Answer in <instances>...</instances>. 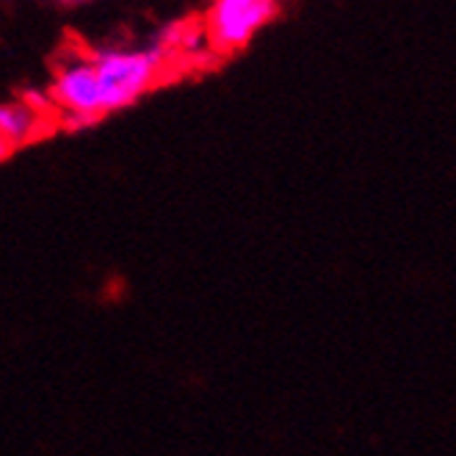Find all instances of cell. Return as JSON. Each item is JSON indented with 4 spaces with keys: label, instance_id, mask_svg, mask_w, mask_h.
<instances>
[{
    "label": "cell",
    "instance_id": "6da1fadb",
    "mask_svg": "<svg viewBox=\"0 0 456 456\" xmlns=\"http://www.w3.org/2000/svg\"><path fill=\"white\" fill-rule=\"evenodd\" d=\"M169 42H152L144 47H94V67L105 100V114L122 111L144 97L167 69Z\"/></svg>",
    "mask_w": 456,
    "mask_h": 456
},
{
    "label": "cell",
    "instance_id": "7a4b0ae2",
    "mask_svg": "<svg viewBox=\"0 0 456 456\" xmlns=\"http://www.w3.org/2000/svg\"><path fill=\"white\" fill-rule=\"evenodd\" d=\"M47 100L61 111V122L69 130H84L105 117V100L92 50L67 47L59 53L50 75Z\"/></svg>",
    "mask_w": 456,
    "mask_h": 456
},
{
    "label": "cell",
    "instance_id": "3957f363",
    "mask_svg": "<svg viewBox=\"0 0 456 456\" xmlns=\"http://www.w3.org/2000/svg\"><path fill=\"white\" fill-rule=\"evenodd\" d=\"M277 14L280 0H213L202 22L208 47L219 56H232Z\"/></svg>",
    "mask_w": 456,
    "mask_h": 456
},
{
    "label": "cell",
    "instance_id": "277c9868",
    "mask_svg": "<svg viewBox=\"0 0 456 456\" xmlns=\"http://www.w3.org/2000/svg\"><path fill=\"white\" fill-rule=\"evenodd\" d=\"M42 117L45 111L31 100H12L0 109V139H4V152L31 144L42 136Z\"/></svg>",
    "mask_w": 456,
    "mask_h": 456
},
{
    "label": "cell",
    "instance_id": "5b68a950",
    "mask_svg": "<svg viewBox=\"0 0 456 456\" xmlns=\"http://www.w3.org/2000/svg\"><path fill=\"white\" fill-rule=\"evenodd\" d=\"M64 4H84V0H64Z\"/></svg>",
    "mask_w": 456,
    "mask_h": 456
}]
</instances>
